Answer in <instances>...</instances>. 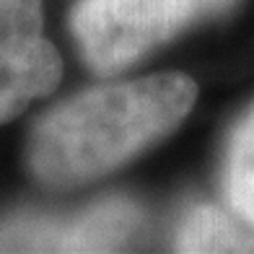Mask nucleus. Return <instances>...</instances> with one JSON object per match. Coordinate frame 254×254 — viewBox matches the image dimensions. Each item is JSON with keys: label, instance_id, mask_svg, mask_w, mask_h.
I'll return each mask as SVG.
<instances>
[{"label": "nucleus", "instance_id": "f257e3e1", "mask_svg": "<svg viewBox=\"0 0 254 254\" xmlns=\"http://www.w3.org/2000/svg\"><path fill=\"white\" fill-rule=\"evenodd\" d=\"M197 101L184 73L91 88L47 114L31 135L34 177L67 187L99 179L182 125Z\"/></svg>", "mask_w": 254, "mask_h": 254}, {"label": "nucleus", "instance_id": "f03ea898", "mask_svg": "<svg viewBox=\"0 0 254 254\" xmlns=\"http://www.w3.org/2000/svg\"><path fill=\"white\" fill-rule=\"evenodd\" d=\"M236 0H78L70 16L86 63L96 73L125 70L197 21L221 16Z\"/></svg>", "mask_w": 254, "mask_h": 254}, {"label": "nucleus", "instance_id": "7ed1b4c3", "mask_svg": "<svg viewBox=\"0 0 254 254\" xmlns=\"http://www.w3.org/2000/svg\"><path fill=\"white\" fill-rule=\"evenodd\" d=\"M140 223V210L127 200H107L65 221H29L0 231V249L31 252H112Z\"/></svg>", "mask_w": 254, "mask_h": 254}, {"label": "nucleus", "instance_id": "20e7f679", "mask_svg": "<svg viewBox=\"0 0 254 254\" xmlns=\"http://www.w3.org/2000/svg\"><path fill=\"white\" fill-rule=\"evenodd\" d=\"M63 60L50 42L26 60H0V125L18 117L34 99L55 91Z\"/></svg>", "mask_w": 254, "mask_h": 254}, {"label": "nucleus", "instance_id": "39448f33", "mask_svg": "<svg viewBox=\"0 0 254 254\" xmlns=\"http://www.w3.org/2000/svg\"><path fill=\"white\" fill-rule=\"evenodd\" d=\"M174 249L179 252H254V226L234 210L197 205L179 223Z\"/></svg>", "mask_w": 254, "mask_h": 254}, {"label": "nucleus", "instance_id": "423d86ee", "mask_svg": "<svg viewBox=\"0 0 254 254\" xmlns=\"http://www.w3.org/2000/svg\"><path fill=\"white\" fill-rule=\"evenodd\" d=\"M223 187L231 210L254 226V107L241 117L228 140Z\"/></svg>", "mask_w": 254, "mask_h": 254}, {"label": "nucleus", "instance_id": "0eeeda50", "mask_svg": "<svg viewBox=\"0 0 254 254\" xmlns=\"http://www.w3.org/2000/svg\"><path fill=\"white\" fill-rule=\"evenodd\" d=\"M44 42L42 0H0V60H26Z\"/></svg>", "mask_w": 254, "mask_h": 254}]
</instances>
